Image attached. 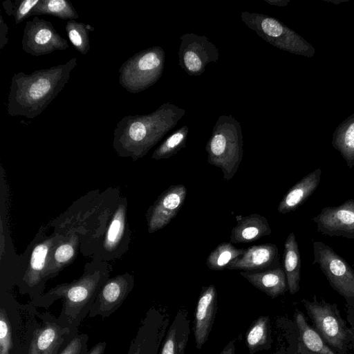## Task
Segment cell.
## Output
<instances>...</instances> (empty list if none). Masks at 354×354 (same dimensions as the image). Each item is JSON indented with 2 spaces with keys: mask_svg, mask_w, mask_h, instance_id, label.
Returning <instances> with one entry per match:
<instances>
[{
  "mask_svg": "<svg viewBox=\"0 0 354 354\" xmlns=\"http://www.w3.org/2000/svg\"><path fill=\"white\" fill-rule=\"evenodd\" d=\"M77 66L76 57L67 62L26 74L15 73L10 82L7 112L11 117L39 116L68 83Z\"/></svg>",
  "mask_w": 354,
  "mask_h": 354,
  "instance_id": "6da1fadb",
  "label": "cell"
},
{
  "mask_svg": "<svg viewBox=\"0 0 354 354\" xmlns=\"http://www.w3.org/2000/svg\"><path fill=\"white\" fill-rule=\"evenodd\" d=\"M165 104L147 115H128L118 122L113 147L118 155L133 160L145 156L176 125L184 110Z\"/></svg>",
  "mask_w": 354,
  "mask_h": 354,
  "instance_id": "7a4b0ae2",
  "label": "cell"
},
{
  "mask_svg": "<svg viewBox=\"0 0 354 354\" xmlns=\"http://www.w3.org/2000/svg\"><path fill=\"white\" fill-rule=\"evenodd\" d=\"M106 274L96 270L86 274L68 283L59 284L43 295L37 306L48 307L62 299L63 306L57 318L64 325L78 331V327L88 316L96 296L104 282Z\"/></svg>",
  "mask_w": 354,
  "mask_h": 354,
  "instance_id": "3957f363",
  "label": "cell"
},
{
  "mask_svg": "<svg viewBox=\"0 0 354 354\" xmlns=\"http://www.w3.org/2000/svg\"><path fill=\"white\" fill-rule=\"evenodd\" d=\"M164 59V51L159 46L134 54L119 68L120 84L131 93L146 90L160 77Z\"/></svg>",
  "mask_w": 354,
  "mask_h": 354,
  "instance_id": "277c9868",
  "label": "cell"
},
{
  "mask_svg": "<svg viewBox=\"0 0 354 354\" xmlns=\"http://www.w3.org/2000/svg\"><path fill=\"white\" fill-rule=\"evenodd\" d=\"M243 21L264 40L291 53L311 57L315 48L298 33L277 19L263 15L241 13Z\"/></svg>",
  "mask_w": 354,
  "mask_h": 354,
  "instance_id": "5b68a950",
  "label": "cell"
},
{
  "mask_svg": "<svg viewBox=\"0 0 354 354\" xmlns=\"http://www.w3.org/2000/svg\"><path fill=\"white\" fill-rule=\"evenodd\" d=\"M307 313L316 331L327 344L340 354H345L351 344L349 328L341 317L336 304L324 300H303Z\"/></svg>",
  "mask_w": 354,
  "mask_h": 354,
  "instance_id": "8992f818",
  "label": "cell"
},
{
  "mask_svg": "<svg viewBox=\"0 0 354 354\" xmlns=\"http://www.w3.org/2000/svg\"><path fill=\"white\" fill-rule=\"evenodd\" d=\"M313 245V265H319L330 286L354 308V270L330 246L314 240Z\"/></svg>",
  "mask_w": 354,
  "mask_h": 354,
  "instance_id": "52a82bcc",
  "label": "cell"
},
{
  "mask_svg": "<svg viewBox=\"0 0 354 354\" xmlns=\"http://www.w3.org/2000/svg\"><path fill=\"white\" fill-rule=\"evenodd\" d=\"M218 128L216 125L206 145L207 162L220 168L225 180L236 174L243 158V141L241 130Z\"/></svg>",
  "mask_w": 354,
  "mask_h": 354,
  "instance_id": "ba28073f",
  "label": "cell"
},
{
  "mask_svg": "<svg viewBox=\"0 0 354 354\" xmlns=\"http://www.w3.org/2000/svg\"><path fill=\"white\" fill-rule=\"evenodd\" d=\"M22 50L32 56L48 55L68 48V44L49 21L35 16L27 21L21 40Z\"/></svg>",
  "mask_w": 354,
  "mask_h": 354,
  "instance_id": "9c48e42d",
  "label": "cell"
},
{
  "mask_svg": "<svg viewBox=\"0 0 354 354\" xmlns=\"http://www.w3.org/2000/svg\"><path fill=\"white\" fill-rule=\"evenodd\" d=\"M312 221L317 225V232L322 234L354 239V199L324 207Z\"/></svg>",
  "mask_w": 354,
  "mask_h": 354,
  "instance_id": "30bf717a",
  "label": "cell"
},
{
  "mask_svg": "<svg viewBox=\"0 0 354 354\" xmlns=\"http://www.w3.org/2000/svg\"><path fill=\"white\" fill-rule=\"evenodd\" d=\"M133 287V278L127 273L107 279L96 296L88 317L111 316L122 306Z\"/></svg>",
  "mask_w": 354,
  "mask_h": 354,
  "instance_id": "8fae6325",
  "label": "cell"
},
{
  "mask_svg": "<svg viewBox=\"0 0 354 354\" xmlns=\"http://www.w3.org/2000/svg\"><path fill=\"white\" fill-rule=\"evenodd\" d=\"M187 189L184 185H171L164 191L147 212V229L153 233L167 226L185 203Z\"/></svg>",
  "mask_w": 354,
  "mask_h": 354,
  "instance_id": "7c38bea8",
  "label": "cell"
},
{
  "mask_svg": "<svg viewBox=\"0 0 354 354\" xmlns=\"http://www.w3.org/2000/svg\"><path fill=\"white\" fill-rule=\"evenodd\" d=\"M181 39L179 63L189 75L203 73L207 64L217 60V49L206 37L187 34Z\"/></svg>",
  "mask_w": 354,
  "mask_h": 354,
  "instance_id": "4fadbf2b",
  "label": "cell"
},
{
  "mask_svg": "<svg viewBox=\"0 0 354 354\" xmlns=\"http://www.w3.org/2000/svg\"><path fill=\"white\" fill-rule=\"evenodd\" d=\"M77 332L58 319H46L33 332L28 354H57L65 341Z\"/></svg>",
  "mask_w": 354,
  "mask_h": 354,
  "instance_id": "5bb4252c",
  "label": "cell"
},
{
  "mask_svg": "<svg viewBox=\"0 0 354 354\" xmlns=\"http://www.w3.org/2000/svg\"><path fill=\"white\" fill-rule=\"evenodd\" d=\"M278 248L275 244L254 245L244 249L243 253L227 266L229 270L253 272L281 266Z\"/></svg>",
  "mask_w": 354,
  "mask_h": 354,
  "instance_id": "9a60e30c",
  "label": "cell"
},
{
  "mask_svg": "<svg viewBox=\"0 0 354 354\" xmlns=\"http://www.w3.org/2000/svg\"><path fill=\"white\" fill-rule=\"evenodd\" d=\"M216 312V290L212 284L203 287L197 303L194 333L196 348L201 349L211 332Z\"/></svg>",
  "mask_w": 354,
  "mask_h": 354,
  "instance_id": "2e32d148",
  "label": "cell"
},
{
  "mask_svg": "<svg viewBox=\"0 0 354 354\" xmlns=\"http://www.w3.org/2000/svg\"><path fill=\"white\" fill-rule=\"evenodd\" d=\"M322 174V169L317 168L290 187L278 205L279 213L282 214L289 213L303 205L318 187Z\"/></svg>",
  "mask_w": 354,
  "mask_h": 354,
  "instance_id": "e0dca14e",
  "label": "cell"
},
{
  "mask_svg": "<svg viewBox=\"0 0 354 354\" xmlns=\"http://www.w3.org/2000/svg\"><path fill=\"white\" fill-rule=\"evenodd\" d=\"M236 225L232 229L230 242L245 243L256 241L272 233L267 218L257 213L246 216L237 215Z\"/></svg>",
  "mask_w": 354,
  "mask_h": 354,
  "instance_id": "ac0fdd59",
  "label": "cell"
},
{
  "mask_svg": "<svg viewBox=\"0 0 354 354\" xmlns=\"http://www.w3.org/2000/svg\"><path fill=\"white\" fill-rule=\"evenodd\" d=\"M240 274L272 299L288 290L286 274L281 266L260 272L241 271Z\"/></svg>",
  "mask_w": 354,
  "mask_h": 354,
  "instance_id": "d6986e66",
  "label": "cell"
},
{
  "mask_svg": "<svg viewBox=\"0 0 354 354\" xmlns=\"http://www.w3.org/2000/svg\"><path fill=\"white\" fill-rule=\"evenodd\" d=\"M55 237L45 239L32 249L29 264L24 280L29 287L37 286L45 278V273L52 250L55 247Z\"/></svg>",
  "mask_w": 354,
  "mask_h": 354,
  "instance_id": "ffe728a7",
  "label": "cell"
},
{
  "mask_svg": "<svg viewBox=\"0 0 354 354\" xmlns=\"http://www.w3.org/2000/svg\"><path fill=\"white\" fill-rule=\"evenodd\" d=\"M283 265L287 279L288 289L291 295H294L299 290L301 279L300 252L294 232L290 233L285 241Z\"/></svg>",
  "mask_w": 354,
  "mask_h": 354,
  "instance_id": "44dd1931",
  "label": "cell"
},
{
  "mask_svg": "<svg viewBox=\"0 0 354 354\" xmlns=\"http://www.w3.org/2000/svg\"><path fill=\"white\" fill-rule=\"evenodd\" d=\"M331 143L345 160L347 167L352 169L354 167V113L337 126Z\"/></svg>",
  "mask_w": 354,
  "mask_h": 354,
  "instance_id": "7402d4cb",
  "label": "cell"
},
{
  "mask_svg": "<svg viewBox=\"0 0 354 354\" xmlns=\"http://www.w3.org/2000/svg\"><path fill=\"white\" fill-rule=\"evenodd\" d=\"M189 334L186 317L178 313L168 330L160 354H184Z\"/></svg>",
  "mask_w": 354,
  "mask_h": 354,
  "instance_id": "603a6c76",
  "label": "cell"
},
{
  "mask_svg": "<svg viewBox=\"0 0 354 354\" xmlns=\"http://www.w3.org/2000/svg\"><path fill=\"white\" fill-rule=\"evenodd\" d=\"M78 242L77 236L73 234L66 240L56 244L50 253L45 277L56 274L73 261L76 254Z\"/></svg>",
  "mask_w": 354,
  "mask_h": 354,
  "instance_id": "cb8c5ba5",
  "label": "cell"
},
{
  "mask_svg": "<svg viewBox=\"0 0 354 354\" xmlns=\"http://www.w3.org/2000/svg\"><path fill=\"white\" fill-rule=\"evenodd\" d=\"M295 320L305 346L315 354H335L315 328L307 323L304 314H295Z\"/></svg>",
  "mask_w": 354,
  "mask_h": 354,
  "instance_id": "d4e9b609",
  "label": "cell"
},
{
  "mask_svg": "<svg viewBox=\"0 0 354 354\" xmlns=\"http://www.w3.org/2000/svg\"><path fill=\"white\" fill-rule=\"evenodd\" d=\"M48 15L61 19L75 20L79 15L73 4L67 0H40L31 17Z\"/></svg>",
  "mask_w": 354,
  "mask_h": 354,
  "instance_id": "484cf974",
  "label": "cell"
},
{
  "mask_svg": "<svg viewBox=\"0 0 354 354\" xmlns=\"http://www.w3.org/2000/svg\"><path fill=\"white\" fill-rule=\"evenodd\" d=\"M270 339V320L268 316L259 317L246 334V344L250 354L267 349Z\"/></svg>",
  "mask_w": 354,
  "mask_h": 354,
  "instance_id": "4316f807",
  "label": "cell"
},
{
  "mask_svg": "<svg viewBox=\"0 0 354 354\" xmlns=\"http://www.w3.org/2000/svg\"><path fill=\"white\" fill-rule=\"evenodd\" d=\"M244 249L236 248L231 242L218 244L207 256L206 264L212 270H223L234 259L243 253Z\"/></svg>",
  "mask_w": 354,
  "mask_h": 354,
  "instance_id": "83f0119b",
  "label": "cell"
},
{
  "mask_svg": "<svg viewBox=\"0 0 354 354\" xmlns=\"http://www.w3.org/2000/svg\"><path fill=\"white\" fill-rule=\"evenodd\" d=\"M126 207L118 205L106 230L103 246L106 251H113L120 242L125 230Z\"/></svg>",
  "mask_w": 354,
  "mask_h": 354,
  "instance_id": "f1b7e54d",
  "label": "cell"
},
{
  "mask_svg": "<svg viewBox=\"0 0 354 354\" xmlns=\"http://www.w3.org/2000/svg\"><path fill=\"white\" fill-rule=\"evenodd\" d=\"M65 29L75 48L82 55H87L90 50L89 33L94 30V27L75 20H68Z\"/></svg>",
  "mask_w": 354,
  "mask_h": 354,
  "instance_id": "f546056e",
  "label": "cell"
},
{
  "mask_svg": "<svg viewBox=\"0 0 354 354\" xmlns=\"http://www.w3.org/2000/svg\"><path fill=\"white\" fill-rule=\"evenodd\" d=\"M188 129L183 127L167 138L153 153L155 160L169 158L176 154L185 145Z\"/></svg>",
  "mask_w": 354,
  "mask_h": 354,
  "instance_id": "4dcf8cb0",
  "label": "cell"
},
{
  "mask_svg": "<svg viewBox=\"0 0 354 354\" xmlns=\"http://www.w3.org/2000/svg\"><path fill=\"white\" fill-rule=\"evenodd\" d=\"M40 0H6L2 2L6 13L13 17L15 24H19L31 17L35 8Z\"/></svg>",
  "mask_w": 354,
  "mask_h": 354,
  "instance_id": "1f68e13d",
  "label": "cell"
},
{
  "mask_svg": "<svg viewBox=\"0 0 354 354\" xmlns=\"http://www.w3.org/2000/svg\"><path fill=\"white\" fill-rule=\"evenodd\" d=\"M13 347L12 326L6 310L0 309V351H10Z\"/></svg>",
  "mask_w": 354,
  "mask_h": 354,
  "instance_id": "d6a6232c",
  "label": "cell"
},
{
  "mask_svg": "<svg viewBox=\"0 0 354 354\" xmlns=\"http://www.w3.org/2000/svg\"><path fill=\"white\" fill-rule=\"evenodd\" d=\"M88 336L86 333H77L70 338L59 354H87Z\"/></svg>",
  "mask_w": 354,
  "mask_h": 354,
  "instance_id": "836d02e7",
  "label": "cell"
},
{
  "mask_svg": "<svg viewBox=\"0 0 354 354\" xmlns=\"http://www.w3.org/2000/svg\"><path fill=\"white\" fill-rule=\"evenodd\" d=\"M147 318L140 326L136 336L132 339L127 354H147Z\"/></svg>",
  "mask_w": 354,
  "mask_h": 354,
  "instance_id": "e575fe53",
  "label": "cell"
},
{
  "mask_svg": "<svg viewBox=\"0 0 354 354\" xmlns=\"http://www.w3.org/2000/svg\"><path fill=\"white\" fill-rule=\"evenodd\" d=\"M8 27L5 23L2 15H0V50H2L8 44Z\"/></svg>",
  "mask_w": 354,
  "mask_h": 354,
  "instance_id": "d590c367",
  "label": "cell"
},
{
  "mask_svg": "<svg viewBox=\"0 0 354 354\" xmlns=\"http://www.w3.org/2000/svg\"><path fill=\"white\" fill-rule=\"evenodd\" d=\"M347 307V319L348 321L351 325V327L349 328L351 335V344H353V346L354 347V308L352 307L346 305Z\"/></svg>",
  "mask_w": 354,
  "mask_h": 354,
  "instance_id": "8d00e7d4",
  "label": "cell"
},
{
  "mask_svg": "<svg viewBox=\"0 0 354 354\" xmlns=\"http://www.w3.org/2000/svg\"><path fill=\"white\" fill-rule=\"evenodd\" d=\"M106 346V343L105 342H100L89 349L87 354H104Z\"/></svg>",
  "mask_w": 354,
  "mask_h": 354,
  "instance_id": "74e56055",
  "label": "cell"
},
{
  "mask_svg": "<svg viewBox=\"0 0 354 354\" xmlns=\"http://www.w3.org/2000/svg\"><path fill=\"white\" fill-rule=\"evenodd\" d=\"M235 343L234 341L230 342L223 349L220 354H234Z\"/></svg>",
  "mask_w": 354,
  "mask_h": 354,
  "instance_id": "f35d334b",
  "label": "cell"
},
{
  "mask_svg": "<svg viewBox=\"0 0 354 354\" xmlns=\"http://www.w3.org/2000/svg\"><path fill=\"white\" fill-rule=\"evenodd\" d=\"M267 1L268 3H270V4H274V5H277V6H286L288 3H289V1H283V0H281V1Z\"/></svg>",
  "mask_w": 354,
  "mask_h": 354,
  "instance_id": "ab89813d",
  "label": "cell"
},
{
  "mask_svg": "<svg viewBox=\"0 0 354 354\" xmlns=\"http://www.w3.org/2000/svg\"><path fill=\"white\" fill-rule=\"evenodd\" d=\"M0 354H10V351H0Z\"/></svg>",
  "mask_w": 354,
  "mask_h": 354,
  "instance_id": "60d3db41",
  "label": "cell"
}]
</instances>
